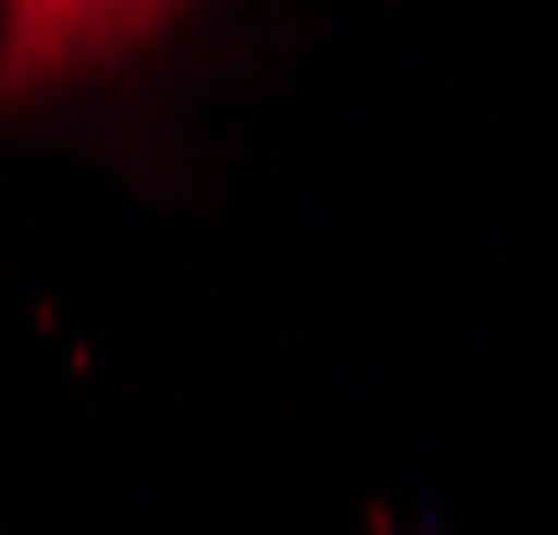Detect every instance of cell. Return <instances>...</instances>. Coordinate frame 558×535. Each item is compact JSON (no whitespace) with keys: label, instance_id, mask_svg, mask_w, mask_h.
Here are the masks:
<instances>
[{"label":"cell","instance_id":"cell-1","mask_svg":"<svg viewBox=\"0 0 558 535\" xmlns=\"http://www.w3.org/2000/svg\"><path fill=\"white\" fill-rule=\"evenodd\" d=\"M182 0H8V69L0 84L31 90L76 69H106L113 53L144 46Z\"/></svg>","mask_w":558,"mask_h":535}]
</instances>
